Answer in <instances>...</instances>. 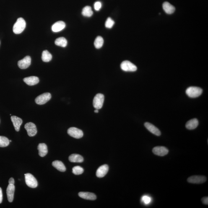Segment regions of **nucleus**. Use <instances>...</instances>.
I'll return each mask as SVG.
<instances>
[{
    "label": "nucleus",
    "instance_id": "2",
    "mask_svg": "<svg viewBox=\"0 0 208 208\" xmlns=\"http://www.w3.org/2000/svg\"><path fill=\"white\" fill-rule=\"evenodd\" d=\"M203 92L202 89L200 87H188L186 91V93L188 97L196 98L201 95Z\"/></svg>",
    "mask_w": 208,
    "mask_h": 208
},
{
    "label": "nucleus",
    "instance_id": "38",
    "mask_svg": "<svg viewBox=\"0 0 208 208\" xmlns=\"http://www.w3.org/2000/svg\"><path fill=\"white\" fill-rule=\"evenodd\" d=\"M0 44H1V41H0Z\"/></svg>",
    "mask_w": 208,
    "mask_h": 208
},
{
    "label": "nucleus",
    "instance_id": "36",
    "mask_svg": "<svg viewBox=\"0 0 208 208\" xmlns=\"http://www.w3.org/2000/svg\"><path fill=\"white\" fill-rule=\"evenodd\" d=\"M94 112H95V113H98V112H99L98 110L96 109V110H95V111H94Z\"/></svg>",
    "mask_w": 208,
    "mask_h": 208
},
{
    "label": "nucleus",
    "instance_id": "32",
    "mask_svg": "<svg viewBox=\"0 0 208 208\" xmlns=\"http://www.w3.org/2000/svg\"><path fill=\"white\" fill-rule=\"evenodd\" d=\"M141 200L144 201V204H148L151 201L150 198L147 196H143Z\"/></svg>",
    "mask_w": 208,
    "mask_h": 208
},
{
    "label": "nucleus",
    "instance_id": "3",
    "mask_svg": "<svg viewBox=\"0 0 208 208\" xmlns=\"http://www.w3.org/2000/svg\"><path fill=\"white\" fill-rule=\"evenodd\" d=\"M25 182L26 184L29 187L31 188H35L38 186V183L36 178L31 174L27 173L25 174Z\"/></svg>",
    "mask_w": 208,
    "mask_h": 208
},
{
    "label": "nucleus",
    "instance_id": "24",
    "mask_svg": "<svg viewBox=\"0 0 208 208\" xmlns=\"http://www.w3.org/2000/svg\"><path fill=\"white\" fill-rule=\"evenodd\" d=\"M55 44L58 46L65 48L67 45V40L64 37H60L56 39Z\"/></svg>",
    "mask_w": 208,
    "mask_h": 208
},
{
    "label": "nucleus",
    "instance_id": "21",
    "mask_svg": "<svg viewBox=\"0 0 208 208\" xmlns=\"http://www.w3.org/2000/svg\"><path fill=\"white\" fill-rule=\"evenodd\" d=\"M163 8L165 12L168 14L173 13L175 10V7L167 2H165L163 3Z\"/></svg>",
    "mask_w": 208,
    "mask_h": 208
},
{
    "label": "nucleus",
    "instance_id": "29",
    "mask_svg": "<svg viewBox=\"0 0 208 208\" xmlns=\"http://www.w3.org/2000/svg\"><path fill=\"white\" fill-rule=\"evenodd\" d=\"M73 173L76 175L82 174L83 173L84 170L82 167L77 166L73 168Z\"/></svg>",
    "mask_w": 208,
    "mask_h": 208
},
{
    "label": "nucleus",
    "instance_id": "30",
    "mask_svg": "<svg viewBox=\"0 0 208 208\" xmlns=\"http://www.w3.org/2000/svg\"><path fill=\"white\" fill-rule=\"evenodd\" d=\"M114 24L115 22L114 21L112 20L111 18L108 17L105 22V26L106 28H111Z\"/></svg>",
    "mask_w": 208,
    "mask_h": 208
},
{
    "label": "nucleus",
    "instance_id": "17",
    "mask_svg": "<svg viewBox=\"0 0 208 208\" xmlns=\"http://www.w3.org/2000/svg\"><path fill=\"white\" fill-rule=\"evenodd\" d=\"M66 27V24L62 21H59L55 23L52 26V30L55 32H59L64 29Z\"/></svg>",
    "mask_w": 208,
    "mask_h": 208
},
{
    "label": "nucleus",
    "instance_id": "20",
    "mask_svg": "<svg viewBox=\"0 0 208 208\" xmlns=\"http://www.w3.org/2000/svg\"><path fill=\"white\" fill-rule=\"evenodd\" d=\"M199 125V121L196 118L190 120L187 122L186 126L187 129L190 130H192L196 129Z\"/></svg>",
    "mask_w": 208,
    "mask_h": 208
},
{
    "label": "nucleus",
    "instance_id": "35",
    "mask_svg": "<svg viewBox=\"0 0 208 208\" xmlns=\"http://www.w3.org/2000/svg\"><path fill=\"white\" fill-rule=\"evenodd\" d=\"M14 183H15V182H14V180L13 178H10L9 179V184L14 185Z\"/></svg>",
    "mask_w": 208,
    "mask_h": 208
},
{
    "label": "nucleus",
    "instance_id": "8",
    "mask_svg": "<svg viewBox=\"0 0 208 208\" xmlns=\"http://www.w3.org/2000/svg\"><path fill=\"white\" fill-rule=\"evenodd\" d=\"M68 134L71 137L79 139L83 136V133L82 130L75 127H71L68 130Z\"/></svg>",
    "mask_w": 208,
    "mask_h": 208
},
{
    "label": "nucleus",
    "instance_id": "13",
    "mask_svg": "<svg viewBox=\"0 0 208 208\" xmlns=\"http://www.w3.org/2000/svg\"><path fill=\"white\" fill-rule=\"evenodd\" d=\"M144 125L147 129L152 134L155 135L156 136H159L161 135V132L158 128L154 125L149 122L144 123Z\"/></svg>",
    "mask_w": 208,
    "mask_h": 208
},
{
    "label": "nucleus",
    "instance_id": "26",
    "mask_svg": "<svg viewBox=\"0 0 208 208\" xmlns=\"http://www.w3.org/2000/svg\"><path fill=\"white\" fill-rule=\"evenodd\" d=\"M82 14L85 17H90L93 14V11L90 6H87L83 9Z\"/></svg>",
    "mask_w": 208,
    "mask_h": 208
},
{
    "label": "nucleus",
    "instance_id": "14",
    "mask_svg": "<svg viewBox=\"0 0 208 208\" xmlns=\"http://www.w3.org/2000/svg\"><path fill=\"white\" fill-rule=\"evenodd\" d=\"M109 167L107 165H104L100 166L97 169L96 175L97 177L102 178L105 177L108 173Z\"/></svg>",
    "mask_w": 208,
    "mask_h": 208
},
{
    "label": "nucleus",
    "instance_id": "34",
    "mask_svg": "<svg viewBox=\"0 0 208 208\" xmlns=\"http://www.w3.org/2000/svg\"><path fill=\"white\" fill-rule=\"evenodd\" d=\"M2 199L3 196L2 190L1 188L0 187V204H1V203L2 202Z\"/></svg>",
    "mask_w": 208,
    "mask_h": 208
},
{
    "label": "nucleus",
    "instance_id": "28",
    "mask_svg": "<svg viewBox=\"0 0 208 208\" xmlns=\"http://www.w3.org/2000/svg\"><path fill=\"white\" fill-rule=\"evenodd\" d=\"M9 140L5 136H0V147H7L9 144Z\"/></svg>",
    "mask_w": 208,
    "mask_h": 208
},
{
    "label": "nucleus",
    "instance_id": "37",
    "mask_svg": "<svg viewBox=\"0 0 208 208\" xmlns=\"http://www.w3.org/2000/svg\"><path fill=\"white\" fill-rule=\"evenodd\" d=\"M11 141H11V140H9V142H11Z\"/></svg>",
    "mask_w": 208,
    "mask_h": 208
},
{
    "label": "nucleus",
    "instance_id": "25",
    "mask_svg": "<svg viewBox=\"0 0 208 208\" xmlns=\"http://www.w3.org/2000/svg\"><path fill=\"white\" fill-rule=\"evenodd\" d=\"M42 59L45 62H48L51 61L52 59V56L51 53L47 50H45L42 53Z\"/></svg>",
    "mask_w": 208,
    "mask_h": 208
},
{
    "label": "nucleus",
    "instance_id": "12",
    "mask_svg": "<svg viewBox=\"0 0 208 208\" xmlns=\"http://www.w3.org/2000/svg\"><path fill=\"white\" fill-rule=\"evenodd\" d=\"M15 189V187L14 185L9 184L8 185L6 190V193H7L8 200L10 202H12L13 201Z\"/></svg>",
    "mask_w": 208,
    "mask_h": 208
},
{
    "label": "nucleus",
    "instance_id": "23",
    "mask_svg": "<svg viewBox=\"0 0 208 208\" xmlns=\"http://www.w3.org/2000/svg\"><path fill=\"white\" fill-rule=\"evenodd\" d=\"M52 165L60 172H64L66 170V168L64 164L60 161H54L52 163Z\"/></svg>",
    "mask_w": 208,
    "mask_h": 208
},
{
    "label": "nucleus",
    "instance_id": "18",
    "mask_svg": "<svg viewBox=\"0 0 208 208\" xmlns=\"http://www.w3.org/2000/svg\"><path fill=\"white\" fill-rule=\"evenodd\" d=\"M79 197L87 200L94 201L97 199V196L93 193L87 192H80L78 193Z\"/></svg>",
    "mask_w": 208,
    "mask_h": 208
},
{
    "label": "nucleus",
    "instance_id": "19",
    "mask_svg": "<svg viewBox=\"0 0 208 208\" xmlns=\"http://www.w3.org/2000/svg\"><path fill=\"white\" fill-rule=\"evenodd\" d=\"M37 149L39 151V155L40 157H44L48 154V147L46 144L44 143L39 144Z\"/></svg>",
    "mask_w": 208,
    "mask_h": 208
},
{
    "label": "nucleus",
    "instance_id": "5",
    "mask_svg": "<svg viewBox=\"0 0 208 208\" xmlns=\"http://www.w3.org/2000/svg\"><path fill=\"white\" fill-rule=\"evenodd\" d=\"M51 98V94L49 92H45L36 97L35 102L37 105H43L48 102Z\"/></svg>",
    "mask_w": 208,
    "mask_h": 208
},
{
    "label": "nucleus",
    "instance_id": "11",
    "mask_svg": "<svg viewBox=\"0 0 208 208\" xmlns=\"http://www.w3.org/2000/svg\"><path fill=\"white\" fill-rule=\"evenodd\" d=\"M152 152L155 155L159 156H164L167 155L168 153V149L162 146H158L154 148Z\"/></svg>",
    "mask_w": 208,
    "mask_h": 208
},
{
    "label": "nucleus",
    "instance_id": "22",
    "mask_svg": "<svg viewBox=\"0 0 208 208\" xmlns=\"http://www.w3.org/2000/svg\"><path fill=\"white\" fill-rule=\"evenodd\" d=\"M69 160L70 162L73 163H82L84 161L82 156L77 154H73L69 156Z\"/></svg>",
    "mask_w": 208,
    "mask_h": 208
},
{
    "label": "nucleus",
    "instance_id": "1",
    "mask_svg": "<svg viewBox=\"0 0 208 208\" xmlns=\"http://www.w3.org/2000/svg\"><path fill=\"white\" fill-rule=\"evenodd\" d=\"M26 27V22L24 19L22 17L17 19L13 27V31L16 34L21 33L23 31Z\"/></svg>",
    "mask_w": 208,
    "mask_h": 208
},
{
    "label": "nucleus",
    "instance_id": "9",
    "mask_svg": "<svg viewBox=\"0 0 208 208\" xmlns=\"http://www.w3.org/2000/svg\"><path fill=\"white\" fill-rule=\"evenodd\" d=\"M24 128L26 130L28 135L31 137L35 136L36 135L37 133L36 126L34 123H27L24 126Z\"/></svg>",
    "mask_w": 208,
    "mask_h": 208
},
{
    "label": "nucleus",
    "instance_id": "33",
    "mask_svg": "<svg viewBox=\"0 0 208 208\" xmlns=\"http://www.w3.org/2000/svg\"><path fill=\"white\" fill-rule=\"evenodd\" d=\"M201 201H202L203 204L207 205H208V198L207 196H206V197H203L202 199H201Z\"/></svg>",
    "mask_w": 208,
    "mask_h": 208
},
{
    "label": "nucleus",
    "instance_id": "10",
    "mask_svg": "<svg viewBox=\"0 0 208 208\" xmlns=\"http://www.w3.org/2000/svg\"><path fill=\"white\" fill-rule=\"evenodd\" d=\"M31 59L30 56H26L23 59L18 62V66L21 69H26L28 68L31 64Z\"/></svg>",
    "mask_w": 208,
    "mask_h": 208
},
{
    "label": "nucleus",
    "instance_id": "31",
    "mask_svg": "<svg viewBox=\"0 0 208 208\" xmlns=\"http://www.w3.org/2000/svg\"><path fill=\"white\" fill-rule=\"evenodd\" d=\"M102 6V3L100 2L97 1L94 4V8L96 11H99L101 8Z\"/></svg>",
    "mask_w": 208,
    "mask_h": 208
},
{
    "label": "nucleus",
    "instance_id": "16",
    "mask_svg": "<svg viewBox=\"0 0 208 208\" xmlns=\"http://www.w3.org/2000/svg\"><path fill=\"white\" fill-rule=\"evenodd\" d=\"M11 120L16 131H19L20 130V126L22 123V120L21 118L16 116H11Z\"/></svg>",
    "mask_w": 208,
    "mask_h": 208
},
{
    "label": "nucleus",
    "instance_id": "27",
    "mask_svg": "<svg viewBox=\"0 0 208 208\" xmlns=\"http://www.w3.org/2000/svg\"><path fill=\"white\" fill-rule=\"evenodd\" d=\"M104 40L101 36H97L94 42V45L97 49L101 48L103 45Z\"/></svg>",
    "mask_w": 208,
    "mask_h": 208
},
{
    "label": "nucleus",
    "instance_id": "15",
    "mask_svg": "<svg viewBox=\"0 0 208 208\" xmlns=\"http://www.w3.org/2000/svg\"><path fill=\"white\" fill-rule=\"evenodd\" d=\"M23 81L27 85L32 86L38 84L40 82V79L37 76H31L24 78Z\"/></svg>",
    "mask_w": 208,
    "mask_h": 208
},
{
    "label": "nucleus",
    "instance_id": "6",
    "mask_svg": "<svg viewBox=\"0 0 208 208\" xmlns=\"http://www.w3.org/2000/svg\"><path fill=\"white\" fill-rule=\"evenodd\" d=\"M121 68L122 70L126 72H134L137 69L135 64L128 61H123L121 63Z\"/></svg>",
    "mask_w": 208,
    "mask_h": 208
},
{
    "label": "nucleus",
    "instance_id": "4",
    "mask_svg": "<svg viewBox=\"0 0 208 208\" xmlns=\"http://www.w3.org/2000/svg\"><path fill=\"white\" fill-rule=\"evenodd\" d=\"M104 100V96L103 94H97L94 97L93 101V105L96 109L99 110L103 106Z\"/></svg>",
    "mask_w": 208,
    "mask_h": 208
},
{
    "label": "nucleus",
    "instance_id": "7",
    "mask_svg": "<svg viewBox=\"0 0 208 208\" xmlns=\"http://www.w3.org/2000/svg\"><path fill=\"white\" fill-rule=\"evenodd\" d=\"M207 180V178L204 176L193 175V176L189 177L187 179V182L188 183H191L201 184V183L205 182Z\"/></svg>",
    "mask_w": 208,
    "mask_h": 208
}]
</instances>
